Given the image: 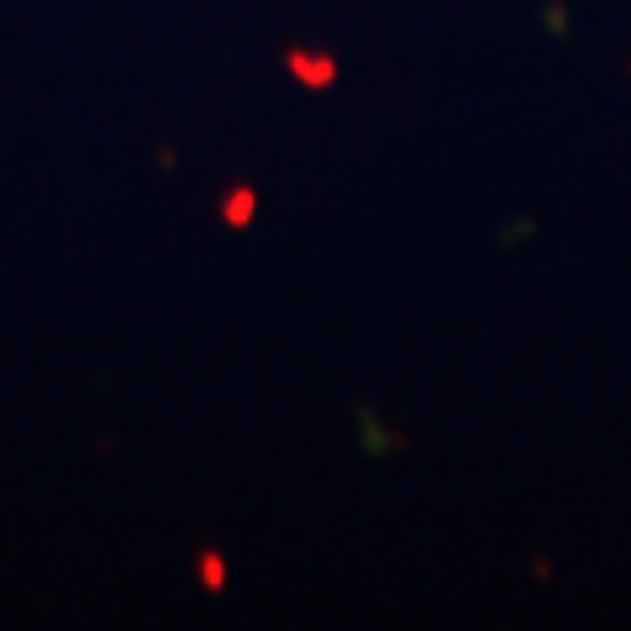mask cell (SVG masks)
Here are the masks:
<instances>
[{
  "mask_svg": "<svg viewBox=\"0 0 631 631\" xmlns=\"http://www.w3.org/2000/svg\"><path fill=\"white\" fill-rule=\"evenodd\" d=\"M290 69L301 74L305 85H331V74H337L331 59H316V53H290Z\"/></svg>",
  "mask_w": 631,
  "mask_h": 631,
  "instance_id": "6da1fadb",
  "label": "cell"
},
{
  "mask_svg": "<svg viewBox=\"0 0 631 631\" xmlns=\"http://www.w3.org/2000/svg\"><path fill=\"white\" fill-rule=\"evenodd\" d=\"M247 216H253V190H238V195L227 201V221H232V227H242Z\"/></svg>",
  "mask_w": 631,
  "mask_h": 631,
  "instance_id": "7a4b0ae2",
  "label": "cell"
},
{
  "mask_svg": "<svg viewBox=\"0 0 631 631\" xmlns=\"http://www.w3.org/2000/svg\"><path fill=\"white\" fill-rule=\"evenodd\" d=\"M201 579L216 590V584H221V558H201Z\"/></svg>",
  "mask_w": 631,
  "mask_h": 631,
  "instance_id": "3957f363",
  "label": "cell"
}]
</instances>
